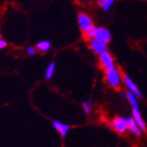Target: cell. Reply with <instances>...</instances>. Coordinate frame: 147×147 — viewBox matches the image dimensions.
<instances>
[{"label":"cell","mask_w":147,"mask_h":147,"mask_svg":"<svg viewBox=\"0 0 147 147\" xmlns=\"http://www.w3.org/2000/svg\"><path fill=\"white\" fill-rule=\"evenodd\" d=\"M105 80L107 84H108L112 88H119L122 84L123 78L121 76L120 71L115 67L109 71H107L105 74Z\"/></svg>","instance_id":"1"},{"label":"cell","mask_w":147,"mask_h":147,"mask_svg":"<svg viewBox=\"0 0 147 147\" xmlns=\"http://www.w3.org/2000/svg\"><path fill=\"white\" fill-rule=\"evenodd\" d=\"M99 61H100V66L105 71L115 68L114 58L108 50L100 53V54L99 55Z\"/></svg>","instance_id":"2"},{"label":"cell","mask_w":147,"mask_h":147,"mask_svg":"<svg viewBox=\"0 0 147 147\" xmlns=\"http://www.w3.org/2000/svg\"><path fill=\"white\" fill-rule=\"evenodd\" d=\"M113 129H115L119 134H123L128 129V117L117 116L112 121Z\"/></svg>","instance_id":"3"},{"label":"cell","mask_w":147,"mask_h":147,"mask_svg":"<svg viewBox=\"0 0 147 147\" xmlns=\"http://www.w3.org/2000/svg\"><path fill=\"white\" fill-rule=\"evenodd\" d=\"M93 38L102 43L108 44L111 40V33L109 29L105 28H96L95 34Z\"/></svg>","instance_id":"4"},{"label":"cell","mask_w":147,"mask_h":147,"mask_svg":"<svg viewBox=\"0 0 147 147\" xmlns=\"http://www.w3.org/2000/svg\"><path fill=\"white\" fill-rule=\"evenodd\" d=\"M123 83H124L125 86L128 88L129 91H130L131 92L134 93V94L138 99H141L142 98V93H141L139 88L138 87V86L136 85V83L133 81V80L127 74H123Z\"/></svg>","instance_id":"5"},{"label":"cell","mask_w":147,"mask_h":147,"mask_svg":"<svg viewBox=\"0 0 147 147\" xmlns=\"http://www.w3.org/2000/svg\"><path fill=\"white\" fill-rule=\"evenodd\" d=\"M78 23L79 26V28L82 32H85L86 29H88L91 26H92V19L86 14V13L81 12L78 16Z\"/></svg>","instance_id":"6"},{"label":"cell","mask_w":147,"mask_h":147,"mask_svg":"<svg viewBox=\"0 0 147 147\" xmlns=\"http://www.w3.org/2000/svg\"><path fill=\"white\" fill-rule=\"evenodd\" d=\"M89 45H90V48L92 49V50L97 55H100V53L108 50V47H107V44L105 43H102L97 40H95L94 38L91 39L89 41Z\"/></svg>","instance_id":"7"},{"label":"cell","mask_w":147,"mask_h":147,"mask_svg":"<svg viewBox=\"0 0 147 147\" xmlns=\"http://www.w3.org/2000/svg\"><path fill=\"white\" fill-rule=\"evenodd\" d=\"M128 130H129L132 134H134L137 137H140L143 131L133 117H128Z\"/></svg>","instance_id":"8"},{"label":"cell","mask_w":147,"mask_h":147,"mask_svg":"<svg viewBox=\"0 0 147 147\" xmlns=\"http://www.w3.org/2000/svg\"><path fill=\"white\" fill-rule=\"evenodd\" d=\"M132 117L134 118V120L136 121V123H138V125L140 127V129L142 130H146V125H145V123L144 121V119L140 114V111H139V109H134L132 108Z\"/></svg>","instance_id":"9"},{"label":"cell","mask_w":147,"mask_h":147,"mask_svg":"<svg viewBox=\"0 0 147 147\" xmlns=\"http://www.w3.org/2000/svg\"><path fill=\"white\" fill-rule=\"evenodd\" d=\"M53 126L54 128L60 133V135L62 138H64L66 135H67V133L70 129V126L67 125V124H64L59 121H54L53 122Z\"/></svg>","instance_id":"10"},{"label":"cell","mask_w":147,"mask_h":147,"mask_svg":"<svg viewBox=\"0 0 147 147\" xmlns=\"http://www.w3.org/2000/svg\"><path fill=\"white\" fill-rule=\"evenodd\" d=\"M126 95H127V100H129V104L132 106V108L134 109H139V104H138V97L134 94L133 92H131L130 91H127L126 92Z\"/></svg>","instance_id":"11"},{"label":"cell","mask_w":147,"mask_h":147,"mask_svg":"<svg viewBox=\"0 0 147 147\" xmlns=\"http://www.w3.org/2000/svg\"><path fill=\"white\" fill-rule=\"evenodd\" d=\"M51 44L49 41H42L38 42L37 44V49L40 50V51H42V52H46L47 50L49 49Z\"/></svg>","instance_id":"12"},{"label":"cell","mask_w":147,"mask_h":147,"mask_svg":"<svg viewBox=\"0 0 147 147\" xmlns=\"http://www.w3.org/2000/svg\"><path fill=\"white\" fill-rule=\"evenodd\" d=\"M54 71H55V63H49V65L48 66V68L46 70V72H45V78L46 79H50L54 74Z\"/></svg>","instance_id":"13"},{"label":"cell","mask_w":147,"mask_h":147,"mask_svg":"<svg viewBox=\"0 0 147 147\" xmlns=\"http://www.w3.org/2000/svg\"><path fill=\"white\" fill-rule=\"evenodd\" d=\"M95 31H96V26H91L88 29H86L84 33H85V36L86 39L88 40H91L94 37V34H95Z\"/></svg>","instance_id":"14"},{"label":"cell","mask_w":147,"mask_h":147,"mask_svg":"<svg viewBox=\"0 0 147 147\" xmlns=\"http://www.w3.org/2000/svg\"><path fill=\"white\" fill-rule=\"evenodd\" d=\"M92 103V100L91 99H89L87 101H84L82 106H83V109L84 112L87 115H89L91 113V104Z\"/></svg>","instance_id":"15"},{"label":"cell","mask_w":147,"mask_h":147,"mask_svg":"<svg viewBox=\"0 0 147 147\" xmlns=\"http://www.w3.org/2000/svg\"><path fill=\"white\" fill-rule=\"evenodd\" d=\"M115 0H106V1L102 4V9L106 11H109L110 8H111V6L114 5V3H115Z\"/></svg>","instance_id":"16"},{"label":"cell","mask_w":147,"mask_h":147,"mask_svg":"<svg viewBox=\"0 0 147 147\" xmlns=\"http://www.w3.org/2000/svg\"><path fill=\"white\" fill-rule=\"evenodd\" d=\"M26 53H28L29 56H34L37 53V49L34 47H29L28 50H26Z\"/></svg>","instance_id":"17"},{"label":"cell","mask_w":147,"mask_h":147,"mask_svg":"<svg viewBox=\"0 0 147 147\" xmlns=\"http://www.w3.org/2000/svg\"><path fill=\"white\" fill-rule=\"evenodd\" d=\"M7 43L3 38H0V49H3L6 47Z\"/></svg>","instance_id":"18"},{"label":"cell","mask_w":147,"mask_h":147,"mask_svg":"<svg viewBox=\"0 0 147 147\" xmlns=\"http://www.w3.org/2000/svg\"><path fill=\"white\" fill-rule=\"evenodd\" d=\"M120 96H121V98L123 99V100H125L127 98V95H126L125 92H120Z\"/></svg>","instance_id":"19"},{"label":"cell","mask_w":147,"mask_h":147,"mask_svg":"<svg viewBox=\"0 0 147 147\" xmlns=\"http://www.w3.org/2000/svg\"><path fill=\"white\" fill-rule=\"evenodd\" d=\"M106 1V0H97V4L99 5H102V4Z\"/></svg>","instance_id":"20"}]
</instances>
